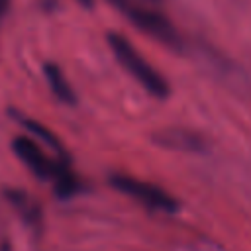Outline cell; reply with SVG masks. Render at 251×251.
<instances>
[{"instance_id": "4", "label": "cell", "mask_w": 251, "mask_h": 251, "mask_svg": "<svg viewBox=\"0 0 251 251\" xmlns=\"http://www.w3.org/2000/svg\"><path fill=\"white\" fill-rule=\"evenodd\" d=\"M112 184L120 192L143 202L145 206L159 208V210H173L175 208V202L167 192H163L159 186L149 184L145 180H137V178H131L126 175H116V176H112Z\"/></svg>"}, {"instance_id": "5", "label": "cell", "mask_w": 251, "mask_h": 251, "mask_svg": "<svg viewBox=\"0 0 251 251\" xmlns=\"http://www.w3.org/2000/svg\"><path fill=\"white\" fill-rule=\"evenodd\" d=\"M45 75H47V82L53 90V94L63 100V102H75V94H73V88L69 86V82L65 80L61 69L57 65H45Z\"/></svg>"}, {"instance_id": "6", "label": "cell", "mask_w": 251, "mask_h": 251, "mask_svg": "<svg viewBox=\"0 0 251 251\" xmlns=\"http://www.w3.org/2000/svg\"><path fill=\"white\" fill-rule=\"evenodd\" d=\"M76 2H80L82 6H90L92 4V0H76Z\"/></svg>"}, {"instance_id": "3", "label": "cell", "mask_w": 251, "mask_h": 251, "mask_svg": "<svg viewBox=\"0 0 251 251\" xmlns=\"http://www.w3.org/2000/svg\"><path fill=\"white\" fill-rule=\"evenodd\" d=\"M112 4L133 24L137 25L139 29H143L147 35L167 43V45H176L178 43V37H176V31L173 27V24L159 12L147 8V6H141L133 0H112Z\"/></svg>"}, {"instance_id": "1", "label": "cell", "mask_w": 251, "mask_h": 251, "mask_svg": "<svg viewBox=\"0 0 251 251\" xmlns=\"http://www.w3.org/2000/svg\"><path fill=\"white\" fill-rule=\"evenodd\" d=\"M14 151L18 153V157L39 176L45 180H51L57 188L59 194L69 196L71 192L76 190V180L75 176L55 159H51L49 155H45V151L35 143V139L29 137H18L14 139Z\"/></svg>"}, {"instance_id": "2", "label": "cell", "mask_w": 251, "mask_h": 251, "mask_svg": "<svg viewBox=\"0 0 251 251\" xmlns=\"http://www.w3.org/2000/svg\"><path fill=\"white\" fill-rule=\"evenodd\" d=\"M108 43L112 53L116 55V59L122 63V67L153 96L157 98H165L169 94V84L165 82V78L145 61V57L139 55V51L122 35L118 33H110L108 35Z\"/></svg>"}]
</instances>
